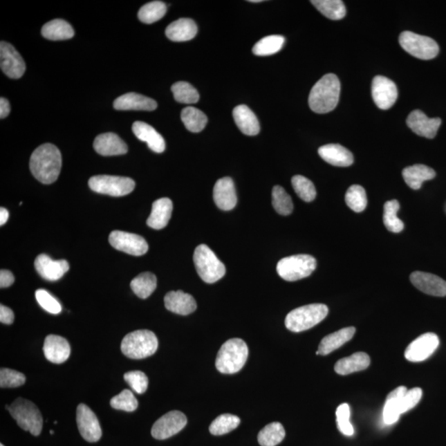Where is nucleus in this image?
Instances as JSON below:
<instances>
[{
	"label": "nucleus",
	"instance_id": "27",
	"mask_svg": "<svg viewBox=\"0 0 446 446\" xmlns=\"http://www.w3.org/2000/svg\"><path fill=\"white\" fill-rule=\"evenodd\" d=\"M173 203L171 199L162 198L153 203L151 215L147 219L149 227L160 230L167 226L171 218Z\"/></svg>",
	"mask_w": 446,
	"mask_h": 446
},
{
	"label": "nucleus",
	"instance_id": "5",
	"mask_svg": "<svg viewBox=\"0 0 446 446\" xmlns=\"http://www.w3.org/2000/svg\"><path fill=\"white\" fill-rule=\"evenodd\" d=\"M327 306L322 304H313L295 308L288 314L286 318L287 329L292 333H301L313 328L328 314Z\"/></svg>",
	"mask_w": 446,
	"mask_h": 446
},
{
	"label": "nucleus",
	"instance_id": "10",
	"mask_svg": "<svg viewBox=\"0 0 446 446\" xmlns=\"http://www.w3.org/2000/svg\"><path fill=\"white\" fill-rule=\"evenodd\" d=\"M89 186L96 193L121 197L133 192L136 184L131 178L95 176L89 178Z\"/></svg>",
	"mask_w": 446,
	"mask_h": 446
},
{
	"label": "nucleus",
	"instance_id": "36",
	"mask_svg": "<svg viewBox=\"0 0 446 446\" xmlns=\"http://www.w3.org/2000/svg\"><path fill=\"white\" fill-rule=\"evenodd\" d=\"M181 120L187 130L192 133H199L203 131L207 123L206 114L194 107H187L182 110Z\"/></svg>",
	"mask_w": 446,
	"mask_h": 446
},
{
	"label": "nucleus",
	"instance_id": "7",
	"mask_svg": "<svg viewBox=\"0 0 446 446\" xmlns=\"http://www.w3.org/2000/svg\"><path fill=\"white\" fill-rule=\"evenodd\" d=\"M194 261L199 277L207 284L218 282L226 274L223 263L205 244L199 245L195 249Z\"/></svg>",
	"mask_w": 446,
	"mask_h": 446
},
{
	"label": "nucleus",
	"instance_id": "49",
	"mask_svg": "<svg viewBox=\"0 0 446 446\" xmlns=\"http://www.w3.org/2000/svg\"><path fill=\"white\" fill-rule=\"evenodd\" d=\"M26 378L22 373L10 369H1L0 371V387L3 388H17L25 384Z\"/></svg>",
	"mask_w": 446,
	"mask_h": 446
},
{
	"label": "nucleus",
	"instance_id": "1",
	"mask_svg": "<svg viewBox=\"0 0 446 446\" xmlns=\"http://www.w3.org/2000/svg\"><path fill=\"white\" fill-rule=\"evenodd\" d=\"M29 165L33 176L38 181L45 185L53 184L61 172V152L53 144H44L33 151Z\"/></svg>",
	"mask_w": 446,
	"mask_h": 446
},
{
	"label": "nucleus",
	"instance_id": "34",
	"mask_svg": "<svg viewBox=\"0 0 446 446\" xmlns=\"http://www.w3.org/2000/svg\"><path fill=\"white\" fill-rule=\"evenodd\" d=\"M41 34L46 39L61 41L71 39L75 35L73 28L63 19H54L46 24L41 29Z\"/></svg>",
	"mask_w": 446,
	"mask_h": 446
},
{
	"label": "nucleus",
	"instance_id": "9",
	"mask_svg": "<svg viewBox=\"0 0 446 446\" xmlns=\"http://www.w3.org/2000/svg\"><path fill=\"white\" fill-rule=\"evenodd\" d=\"M399 44L411 56L422 59L436 57L440 50L438 44L432 38L409 31L400 34Z\"/></svg>",
	"mask_w": 446,
	"mask_h": 446
},
{
	"label": "nucleus",
	"instance_id": "33",
	"mask_svg": "<svg viewBox=\"0 0 446 446\" xmlns=\"http://www.w3.org/2000/svg\"><path fill=\"white\" fill-rule=\"evenodd\" d=\"M436 175L434 169L424 165H414L402 171L406 184L415 190L419 189L425 181L434 178Z\"/></svg>",
	"mask_w": 446,
	"mask_h": 446
},
{
	"label": "nucleus",
	"instance_id": "30",
	"mask_svg": "<svg viewBox=\"0 0 446 446\" xmlns=\"http://www.w3.org/2000/svg\"><path fill=\"white\" fill-rule=\"evenodd\" d=\"M197 32V25L190 19H178L169 24L165 30V35L169 39L176 42L193 39Z\"/></svg>",
	"mask_w": 446,
	"mask_h": 446
},
{
	"label": "nucleus",
	"instance_id": "39",
	"mask_svg": "<svg viewBox=\"0 0 446 446\" xmlns=\"http://www.w3.org/2000/svg\"><path fill=\"white\" fill-rule=\"evenodd\" d=\"M286 38L279 35H271L262 38L254 46L252 52L258 57L271 56L282 49Z\"/></svg>",
	"mask_w": 446,
	"mask_h": 446
},
{
	"label": "nucleus",
	"instance_id": "31",
	"mask_svg": "<svg viewBox=\"0 0 446 446\" xmlns=\"http://www.w3.org/2000/svg\"><path fill=\"white\" fill-rule=\"evenodd\" d=\"M371 364V358L364 352H357L351 356L337 361L335 371L340 375H351L366 369Z\"/></svg>",
	"mask_w": 446,
	"mask_h": 446
},
{
	"label": "nucleus",
	"instance_id": "41",
	"mask_svg": "<svg viewBox=\"0 0 446 446\" xmlns=\"http://www.w3.org/2000/svg\"><path fill=\"white\" fill-rule=\"evenodd\" d=\"M400 208L397 201H391L385 203L384 207V223L391 232L399 233L405 228L402 221L398 218V212Z\"/></svg>",
	"mask_w": 446,
	"mask_h": 446
},
{
	"label": "nucleus",
	"instance_id": "8",
	"mask_svg": "<svg viewBox=\"0 0 446 446\" xmlns=\"http://www.w3.org/2000/svg\"><path fill=\"white\" fill-rule=\"evenodd\" d=\"M316 259L310 254H296L280 260L277 273L286 281L294 282L307 278L316 270Z\"/></svg>",
	"mask_w": 446,
	"mask_h": 446
},
{
	"label": "nucleus",
	"instance_id": "12",
	"mask_svg": "<svg viewBox=\"0 0 446 446\" xmlns=\"http://www.w3.org/2000/svg\"><path fill=\"white\" fill-rule=\"evenodd\" d=\"M187 425V418L180 411H171L156 420L151 429V435L156 440L169 438L181 431Z\"/></svg>",
	"mask_w": 446,
	"mask_h": 446
},
{
	"label": "nucleus",
	"instance_id": "59",
	"mask_svg": "<svg viewBox=\"0 0 446 446\" xmlns=\"http://www.w3.org/2000/svg\"><path fill=\"white\" fill-rule=\"evenodd\" d=\"M0 446H4L3 444L0 445Z\"/></svg>",
	"mask_w": 446,
	"mask_h": 446
},
{
	"label": "nucleus",
	"instance_id": "51",
	"mask_svg": "<svg viewBox=\"0 0 446 446\" xmlns=\"http://www.w3.org/2000/svg\"><path fill=\"white\" fill-rule=\"evenodd\" d=\"M124 380L138 394L145 393L148 388V378L146 373L142 371L126 373L124 375Z\"/></svg>",
	"mask_w": 446,
	"mask_h": 446
},
{
	"label": "nucleus",
	"instance_id": "47",
	"mask_svg": "<svg viewBox=\"0 0 446 446\" xmlns=\"http://www.w3.org/2000/svg\"><path fill=\"white\" fill-rule=\"evenodd\" d=\"M110 405L114 409L125 411H134L137 410L138 402L134 394L129 389L123 390L121 393L113 397L110 401Z\"/></svg>",
	"mask_w": 446,
	"mask_h": 446
},
{
	"label": "nucleus",
	"instance_id": "3",
	"mask_svg": "<svg viewBox=\"0 0 446 446\" xmlns=\"http://www.w3.org/2000/svg\"><path fill=\"white\" fill-rule=\"evenodd\" d=\"M248 346L243 340H228L220 348L216 359V368L227 375L239 372L248 360Z\"/></svg>",
	"mask_w": 446,
	"mask_h": 446
},
{
	"label": "nucleus",
	"instance_id": "18",
	"mask_svg": "<svg viewBox=\"0 0 446 446\" xmlns=\"http://www.w3.org/2000/svg\"><path fill=\"white\" fill-rule=\"evenodd\" d=\"M407 124L411 131L420 137L429 139L434 138L441 124L439 118H428L420 110H414L407 119Z\"/></svg>",
	"mask_w": 446,
	"mask_h": 446
},
{
	"label": "nucleus",
	"instance_id": "13",
	"mask_svg": "<svg viewBox=\"0 0 446 446\" xmlns=\"http://www.w3.org/2000/svg\"><path fill=\"white\" fill-rule=\"evenodd\" d=\"M439 337L435 333H425L414 340L407 347L405 358L410 362H422L430 357L438 348Z\"/></svg>",
	"mask_w": 446,
	"mask_h": 446
},
{
	"label": "nucleus",
	"instance_id": "4",
	"mask_svg": "<svg viewBox=\"0 0 446 446\" xmlns=\"http://www.w3.org/2000/svg\"><path fill=\"white\" fill-rule=\"evenodd\" d=\"M158 349V340L149 330H138L123 338L121 350L130 359L140 360L154 355Z\"/></svg>",
	"mask_w": 446,
	"mask_h": 446
},
{
	"label": "nucleus",
	"instance_id": "43",
	"mask_svg": "<svg viewBox=\"0 0 446 446\" xmlns=\"http://www.w3.org/2000/svg\"><path fill=\"white\" fill-rule=\"evenodd\" d=\"M171 91L178 103L193 104L198 103L199 93L189 83L180 82L173 84Z\"/></svg>",
	"mask_w": 446,
	"mask_h": 446
},
{
	"label": "nucleus",
	"instance_id": "6",
	"mask_svg": "<svg viewBox=\"0 0 446 446\" xmlns=\"http://www.w3.org/2000/svg\"><path fill=\"white\" fill-rule=\"evenodd\" d=\"M6 409L23 430L29 431L35 436L41 434L44 419L39 409L33 402L19 398L10 407L6 406Z\"/></svg>",
	"mask_w": 446,
	"mask_h": 446
},
{
	"label": "nucleus",
	"instance_id": "58",
	"mask_svg": "<svg viewBox=\"0 0 446 446\" xmlns=\"http://www.w3.org/2000/svg\"><path fill=\"white\" fill-rule=\"evenodd\" d=\"M50 434H52V435H53V434H54V431H50Z\"/></svg>",
	"mask_w": 446,
	"mask_h": 446
},
{
	"label": "nucleus",
	"instance_id": "16",
	"mask_svg": "<svg viewBox=\"0 0 446 446\" xmlns=\"http://www.w3.org/2000/svg\"><path fill=\"white\" fill-rule=\"evenodd\" d=\"M372 97L380 109H389L398 99L396 84L384 76H376L372 82Z\"/></svg>",
	"mask_w": 446,
	"mask_h": 446
},
{
	"label": "nucleus",
	"instance_id": "35",
	"mask_svg": "<svg viewBox=\"0 0 446 446\" xmlns=\"http://www.w3.org/2000/svg\"><path fill=\"white\" fill-rule=\"evenodd\" d=\"M157 279L154 274L145 272L139 275L131 282V290L140 299H147L156 290Z\"/></svg>",
	"mask_w": 446,
	"mask_h": 446
},
{
	"label": "nucleus",
	"instance_id": "37",
	"mask_svg": "<svg viewBox=\"0 0 446 446\" xmlns=\"http://www.w3.org/2000/svg\"><path fill=\"white\" fill-rule=\"evenodd\" d=\"M286 437V430L281 423L272 422L259 433L258 441L261 446H275L281 443Z\"/></svg>",
	"mask_w": 446,
	"mask_h": 446
},
{
	"label": "nucleus",
	"instance_id": "19",
	"mask_svg": "<svg viewBox=\"0 0 446 446\" xmlns=\"http://www.w3.org/2000/svg\"><path fill=\"white\" fill-rule=\"evenodd\" d=\"M37 273L48 281H57L70 269L69 263L65 260L54 261L48 254H41L35 261Z\"/></svg>",
	"mask_w": 446,
	"mask_h": 446
},
{
	"label": "nucleus",
	"instance_id": "55",
	"mask_svg": "<svg viewBox=\"0 0 446 446\" xmlns=\"http://www.w3.org/2000/svg\"><path fill=\"white\" fill-rule=\"evenodd\" d=\"M10 113V102L6 97L0 99V118H6Z\"/></svg>",
	"mask_w": 446,
	"mask_h": 446
},
{
	"label": "nucleus",
	"instance_id": "38",
	"mask_svg": "<svg viewBox=\"0 0 446 446\" xmlns=\"http://www.w3.org/2000/svg\"><path fill=\"white\" fill-rule=\"evenodd\" d=\"M311 3L318 11L331 20H340L346 16L345 4L341 0H313Z\"/></svg>",
	"mask_w": 446,
	"mask_h": 446
},
{
	"label": "nucleus",
	"instance_id": "20",
	"mask_svg": "<svg viewBox=\"0 0 446 446\" xmlns=\"http://www.w3.org/2000/svg\"><path fill=\"white\" fill-rule=\"evenodd\" d=\"M216 205L223 211H230L236 205L237 198L234 182L231 178L225 177L216 182L214 189Z\"/></svg>",
	"mask_w": 446,
	"mask_h": 446
},
{
	"label": "nucleus",
	"instance_id": "29",
	"mask_svg": "<svg viewBox=\"0 0 446 446\" xmlns=\"http://www.w3.org/2000/svg\"><path fill=\"white\" fill-rule=\"evenodd\" d=\"M233 118L238 129L248 136H256L260 133L261 127L258 118L246 105H238L233 110Z\"/></svg>",
	"mask_w": 446,
	"mask_h": 446
},
{
	"label": "nucleus",
	"instance_id": "53",
	"mask_svg": "<svg viewBox=\"0 0 446 446\" xmlns=\"http://www.w3.org/2000/svg\"><path fill=\"white\" fill-rule=\"evenodd\" d=\"M15 321L14 312L6 306H0V322L3 324L10 325Z\"/></svg>",
	"mask_w": 446,
	"mask_h": 446
},
{
	"label": "nucleus",
	"instance_id": "40",
	"mask_svg": "<svg viewBox=\"0 0 446 446\" xmlns=\"http://www.w3.org/2000/svg\"><path fill=\"white\" fill-rule=\"evenodd\" d=\"M167 6L161 1H153L143 6L138 12V19L141 22L151 24L162 19L167 14Z\"/></svg>",
	"mask_w": 446,
	"mask_h": 446
},
{
	"label": "nucleus",
	"instance_id": "21",
	"mask_svg": "<svg viewBox=\"0 0 446 446\" xmlns=\"http://www.w3.org/2000/svg\"><path fill=\"white\" fill-rule=\"evenodd\" d=\"M44 352L50 362L62 364L70 357V344L59 335H49L45 339Z\"/></svg>",
	"mask_w": 446,
	"mask_h": 446
},
{
	"label": "nucleus",
	"instance_id": "14",
	"mask_svg": "<svg viewBox=\"0 0 446 446\" xmlns=\"http://www.w3.org/2000/svg\"><path fill=\"white\" fill-rule=\"evenodd\" d=\"M76 422H77L80 435L88 443H97L100 440L102 429L99 420L93 411L83 403L77 407Z\"/></svg>",
	"mask_w": 446,
	"mask_h": 446
},
{
	"label": "nucleus",
	"instance_id": "42",
	"mask_svg": "<svg viewBox=\"0 0 446 446\" xmlns=\"http://www.w3.org/2000/svg\"><path fill=\"white\" fill-rule=\"evenodd\" d=\"M241 419L237 416L223 414L212 422L210 431L212 435L222 436L235 430L239 426Z\"/></svg>",
	"mask_w": 446,
	"mask_h": 446
},
{
	"label": "nucleus",
	"instance_id": "46",
	"mask_svg": "<svg viewBox=\"0 0 446 446\" xmlns=\"http://www.w3.org/2000/svg\"><path fill=\"white\" fill-rule=\"evenodd\" d=\"M292 185L295 193L301 201L310 203L317 196V191L313 183L303 176H295L292 178Z\"/></svg>",
	"mask_w": 446,
	"mask_h": 446
},
{
	"label": "nucleus",
	"instance_id": "54",
	"mask_svg": "<svg viewBox=\"0 0 446 446\" xmlns=\"http://www.w3.org/2000/svg\"><path fill=\"white\" fill-rule=\"evenodd\" d=\"M14 282L15 276L12 274V272L6 270L0 271V287L1 288L10 287Z\"/></svg>",
	"mask_w": 446,
	"mask_h": 446
},
{
	"label": "nucleus",
	"instance_id": "15",
	"mask_svg": "<svg viewBox=\"0 0 446 446\" xmlns=\"http://www.w3.org/2000/svg\"><path fill=\"white\" fill-rule=\"evenodd\" d=\"M0 66L3 73L11 79L22 77L26 70L23 57L14 46L6 41L0 44Z\"/></svg>",
	"mask_w": 446,
	"mask_h": 446
},
{
	"label": "nucleus",
	"instance_id": "23",
	"mask_svg": "<svg viewBox=\"0 0 446 446\" xmlns=\"http://www.w3.org/2000/svg\"><path fill=\"white\" fill-rule=\"evenodd\" d=\"M164 301L165 308L178 315H189L197 308L194 297L181 290L169 292Z\"/></svg>",
	"mask_w": 446,
	"mask_h": 446
},
{
	"label": "nucleus",
	"instance_id": "17",
	"mask_svg": "<svg viewBox=\"0 0 446 446\" xmlns=\"http://www.w3.org/2000/svg\"><path fill=\"white\" fill-rule=\"evenodd\" d=\"M411 284L424 294L435 297L446 296V281L439 276L416 271L410 276Z\"/></svg>",
	"mask_w": 446,
	"mask_h": 446
},
{
	"label": "nucleus",
	"instance_id": "11",
	"mask_svg": "<svg viewBox=\"0 0 446 446\" xmlns=\"http://www.w3.org/2000/svg\"><path fill=\"white\" fill-rule=\"evenodd\" d=\"M113 248L131 256H143L148 252L147 242L141 236L122 231H113L109 238Z\"/></svg>",
	"mask_w": 446,
	"mask_h": 446
},
{
	"label": "nucleus",
	"instance_id": "22",
	"mask_svg": "<svg viewBox=\"0 0 446 446\" xmlns=\"http://www.w3.org/2000/svg\"><path fill=\"white\" fill-rule=\"evenodd\" d=\"M114 109L117 110H136V111H153L156 109L157 103L154 100L137 93H127L118 97L114 101Z\"/></svg>",
	"mask_w": 446,
	"mask_h": 446
},
{
	"label": "nucleus",
	"instance_id": "52",
	"mask_svg": "<svg viewBox=\"0 0 446 446\" xmlns=\"http://www.w3.org/2000/svg\"><path fill=\"white\" fill-rule=\"evenodd\" d=\"M422 397V390L420 388L407 389L402 398L401 411L402 414H406L418 405Z\"/></svg>",
	"mask_w": 446,
	"mask_h": 446
},
{
	"label": "nucleus",
	"instance_id": "24",
	"mask_svg": "<svg viewBox=\"0 0 446 446\" xmlns=\"http://www.w3.org/2000/svg\"><path fill=\"white\" fill-rule=\"evenodd\" d=\"M93 148L101 156L124 155L129 151L127 144L115 133L100 134L93 142Z\"/></svg>",
	"mask_w": 446,
	"mask_h": 446
},
{
	"label": "nucleus",
	"instance_id": "25",
	"mask_svg": "<svg viewBox=\"0 0 446 446\" xmlns=\"http://www.w3.org/2000/svg\"><path fill=\"white\" fill-rule=\"evenodd\" d=\"M318 154L326 162L338 167H348L354 162L352 153L339 144H327L318 149Z\"/></svg>",
	"mask_w": 446,
	"mask_h": 446
},
{
	"label": "nucleus",
	"instance_id": "50",
	"mask_svg": "<svg viewBox=\"0 0 446 446\" xmlns=\"http://www.w3.org/2000/svg\"><path fill=\"white\" fill-rule=\"evenodd\" d=\"M35 296L37 303L46 312L55 314V315L62 312V308L61 304L52 295H50L48 291L38 290L36 291Z\"/></svg>",
	"mask_w": 446,
	"mask_h": 446
},
{
	"label": "nucleus",
	"instance_id": "26",
	"mask_svg": "<svg viewBox=\"0 0 446 446\" xmlns=\"http://www.w3.org/2000/svg\"><path fill=\"white\" fill-rule=\"evenodd\" d=\"M133 131L140 141L147 142L149 148L156 153H162L165 149V140L154 127L143 122H135Z\"/></svg>",
	"mask_w": 446,
	"mask_h": 446
},
{
	"label": "nucleus",
	"instance_id": "57",
	"mask_svg": "<svg viewBox=\"0 0 446 446\" xmlns=\"http://www.w3.org/2000/svg\"><path fill=\"white\" fill-rule=\"evenodd\" d=\"M250 3H261L262 2L261 0H250Z\"/></svg>",
	"mask_w": 446,
	"mask_h": 446
},
{
	"label": "nucleus",
	"instance_id": "2",
	"mask_svg": "<svg viewBox=\"0 0 446 446\" xmlns=\"http://www.w3.org/2000/svg\"><path fill=\"white\" fill-rule=\"evenodd\" d=\"M341 83L337 75L327 74L315 84L310 92L309 107L317 113H326L335 109L339 102Z\"/></svg>",
	"mask_w": 446,
	"mask_h": 446
},
{
	"label": "nucleus",
	"instance_id": "44",
	"mask_svg": "<svg viewBox=\"0 0 446 446\" xmlns=\"http://www.w3.org/2000/svg\"><path fill=\"white\" fill-rule=\"evenodd\" d=\"M272 203L279 214L288 216L294 210L292 198L281 186H275L272 191Z\"/></svg>",
	"mask_w": 446,
	"mask_h": 446
},
{
	"label": "nucleus",
	"instance_id": "32",
	"mask_svg": "<svg viewBox=\"0 0 446 446\" xmlns=\"http://www.w3.org/2000/svg\"><path fill=\"white\" fill-rule=\"evenodd\" d=\"M407 391L406 387L400 386L392 391L387 397L383 410V420L386 425L394 424L400 418L402 398Z\"/></svg>",
	"mask_w": 446,
	"mask_h": 446
},
{
	"label": "nucleus",
	"instance_id": "28",
	"mask_svg": "<svg viewBox=\"0 0 446 446\" xmlns=\"http://www.w3.org/2000/svg\"><path fill=\"white\" fill-rule=\"evenodd\" d=\"M355 328L353 326L346 327L326 335L322 340L318 351L316 352L317 355H326L335 350L339 349L343 345L353 338L355 333Z\"/></svg>",
	"mask_w": 446,
	"mask_h": 446
},
{
	"label": "nucleus",
	"instance_id": "48",
	"mask_svg": "<svg viewBox=\"0 0 446 446\" xmlns=\"http://www.w3.org/2000/svg\"><path fill=\"white\" fill-rule=\"evenodd\" d=\"M337 423L339 431L343 435L346 436H351L354 435V427L350 422L351 418V409L347 403H343L337 407Z\"/></svg>",
	"mask_w": 446,
	"mask_h": 446
},
{
	"label": "nucleus",
	"instance_id": "45",
	"mask_svg": "<svg viewBox=\"0 0 446 446\" xmlns=\"http://www.w3.org/2000/svg\"><path fill=\"white\" fill-rule=\"evenodd\" d=\"M346 203L348 207L356 212H363L367 207V195L360 185H352L346 194Z\"/></svg>",
	"mask_w": 446,
	"mask_h": 446
},
{
	"label": "nucleus",
	"instance_id": "56",
	"mask_svg": "<svg viewBox=\"0 0 446 446\" xmlns=\"http://www.w3.org/2000/svg\"><path fill=\"white\" fill-rule=\"evenodd\" d=\"M8 218H10V214L6 208H0V225L1 226L7 223Z\"/></svg>",
	"mask_w": 446,
	"mask_h": 446
}]
</instances>
